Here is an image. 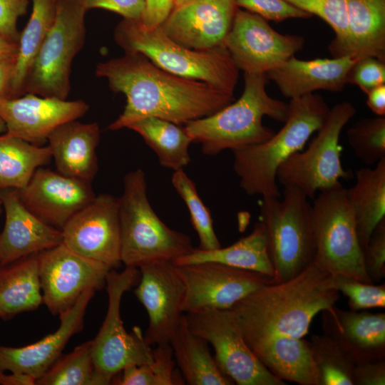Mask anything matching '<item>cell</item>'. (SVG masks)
Segmentation results:
<instances>
[{"mask_svg":"<svg viewBox=\"0 0 385 385\" xmlns=\"http://www.w3.org/2000/svg\"><path fill=\"white\" fill-rule=\"evenodd\" d=\"M320 385H354V361L330 337L313 335L309 341Z\"/></svg>","mask_w":385,"mask_h":385,"instance_id":"cell-37","label":"cell"},{"mask_svg":"<svg viewBox=\"0 0 385 385\" xmlns=\"http://www.w3.org/2000/svg\"><path fill=\"white\" fill-rule=\"evenodd\" d=\"M339 297L331 274L312 262L288 280L257 289L230 309L247 344L273 335L303 338L314 317Z\"/></svg>","mask_w":385,"mask_h":385,"instance_id":"cell-2","label":"cell"},{"mask_svg":"<svg viewBox=\"0 0 385 385\" xmlns=\"http://www.w3.org/2000/svg\"><path fill=\"white\" fill-rule=\"evenodd\" d=\"M85 0H56L53 24L30 70L25 93L66 100L75 56L86 38Z\"/></svg>","mask_w":385,"mask_h":385,"instance_id":"cell-9","label":"cell"},{"mask_svg":"<svg viewBox=\"0 0 385 385\" xmlns=\"http://www.w3.org/2000/svg\"><path fill=\"white\" fill-rule=\"evenodd\" d=\"M311 16L315 15L327 22L335 36L328 49L333 58L340 57L346 34L345 0H284Z\"/></svg>","mask_w":385,"mask_h":385,"instance_id":"cell-40","label":"cell"},{"mask_svg":"<svg viewBox=\"0 0 385 385\" xmlns=\"http://www.w3.org/2000/svg\"><path fill=\"white\" fill-rule=\"evenodd\" d=\"M48 145H36L7 133L0 134V190L25 188L35 171L48 164Z\"/></svg>","mask_w":385,"mask_h":385,"instance_id":"cell-33","label":"cell"},{"mask_svg":"<svg viewBox=\"0 0 385 385\" xmlns=\"http://www.w3.org/2000/svg\"><path fill=\"white\" fill-rule=\"evenodd\" d=\"M2 210H3L2 205H1V202L0 201V215H1V212H2Z\"/></svg>","mask_w":385,"mask_h":385,"instance_id":"cell-55","label":"cell"},{"mask_svg":"<svg viewBox=\"0 0 385 385\" xmlns=\"http://www.w3.org/2000/svg\"><path fill=\"white\" fill-rule=\"evenodd\" d=\"M139 279L140 270L133 267H125L120 272L111 270L106 277L107 312L98 333L91 340L95 369L106 385L112 384L114 376L124 368L153 359V349L141 329L135 326L128 334L120 316L124 293L137 285Z\"/></svg>","mask_w":385,"mask_h":385,"instance_id":"cell-11","label":"cell"},{"mask_svg":"<svg viewBox=\"0 0 385 385\" xmlns=\"http://www.w3.org/2000/svg\"><path fill=\"white\" fill-rule=\"evenodd\" d=\"M38 254L0 266V318L9 320L43 304Z\"/></svg>","mask_w":385,"mask_h":385,"instance_id":"cell-30","label":"cell"},{"mask_svg":"<svg viewBox=\"0 0 385 385\" xmlns=\"http://www.w3.org/2000/svg\"><path fill=\"white\" fill-rule=\"evenodd\" d=\"M139 270L134 294L148 315L145 339L150 346L169 344L184 314L183 283L173 262L148 265Z\"/></svg>","mask_w":385,"mask_h":385,"instance_id":"cell-17","label":"cell"},{"mask_svg":"<svg viewBox=\"0 0 385 385\" xmlns=\"http://www.w3.org/2000/svg\"><path fill=\"white\" fill-rule=\"evenodd\" d=\"M5 224L0 233V266L38 254L63 242L61 230L44 222L21 201L16 189L0 190Z\"/></svg>","mask_w":385,"mask_h":385,"instance_id":"cell-22","label":"cell"},{"mask_svg":"<svg viewBox=\"0 0 385 385\" xmlns=\"http://www.w3.org/2000/svg\"><path fill=\"white\" fill-rule=\"evenodd\" d=\"M237 7L259 15L267 21L279 22L288 19H308L312 16L284 0H235Z\"/></svg>","mask_w":385,"mask_h":385,"instance_id":"cell-42","label":"cell"},{"mask_svg":"<svg viewBox=\"0 0 385 385\" xmlns=\"http://www.w3.org/2000/svg\"><path fill=\"white\" fill-rule=\"evenodd\" d=\"M32 4L29 19L20 32L11 98L25 94L30 70L56 16V0H32Z\"/></svg>","mask_w":385,"mask_h":385,"instance_id":"cell-34","label":"cell"},{"mask_svg":"<svg viewBox=\"0 0 385 385\" xmlns=\"http://www.w3.org/2000/svg\"><path fill=\"white\" fill-rule=\"evenodd\" d=\"M355 176V184L346 191L363 251L376 225L385 218V158L374 168L358 169Z\"/></svg>","mask_w":385,"mask_h":385,"instance_id":"cell-31","label":"cell"},{"mask_svg":"<svg viewBox=\"0 0 385 385\" xmlns=\"http://www.w3.org/2000/svg\"><path fill=\"white\" fill-rule=\"evenodd\" d=\"M171 182L189 210L192 225L200 241L198 248H220L221 245L214 230L210 212L200 197L194 182L183 169L174 171Z\"/></svg>","mask_w":385,"mask_h":385,"instance_id":"cell-38","label":"cell"},{"mask_svg":"<svg viewBox=\"0 0 385 385\" xmlns=\"http://www.w3.org/2000/svg\"><path fill=\"white\" fill-rule=\"evenodd\" d=\"M355 107L344 101L330 108L323 125L308 148L289 156L277 169V180L284 187H295L308 198L317 191L334 188L340 179L351 177L342 167L339 138L344 126L356 114Z\"/></svg>","mask_w":385,"mask_h":385,"instance_id":"cell-10","label":"cell"},{"mask_svg":"<svg viewBox=\"0 0 385 385\" xmlns=\"http://www.w3.org/2000/svg\"><path fill=\"white\" fill-rule=\"evenodd\" d=\"M29 3V0H0V38L18 45L17 21L26 13Z\"/></svg>","mask_w":385,"mask_h":385,"instance_id":"cell-45","label":"cell"},{"mask_svg":"<svg viewBox=\"0 0 385 385\" xmlns=\"http://www.w3.org/2000/svg\"><path fill=\"white\" fill-rule=\"evenodd\" d=\"M282 197H262L260 221L276 282L288 280L313 262L315 244L312 205L295 187H284Z\"/></svg>","mask_w":385,"mask_h":385,"instance_id":"cell-7","label":"cell"},{"mask_svg":"<svg viewBox=\"0 0 385 385\" xmlns=\"http://www.w3.org/2000/svg\"><path fill=\"white\" fill-rule=\"evenodd\" d=\"M347 83L357 86L365 94L385 84V61L371 56L358 58L349 71Z\"/></svg>","mask_w":385,"mask_h":385,"instance_id":"cell-43","label":"cell"},{"mask_svg":"<svg viewBox=\"0 0 385 385\" xmlns=\"http://www.w3.org/2000/svg\"><path fill=\"white\" fill-rule=\"evenodd\" d=\"M114 40L125 53H141L164 71L234 94L240 70L224 45L188 48L170 38L160 26L148 29L125 19L116 26Z\"/></svg>","mask_w":385,"mask_h":385,"instance_id":"cell-5","label":"cell"},{"mask_svg":"<svg viewBox=\"0 0 385 385\" xmlns=\"http://www.w3.org/2000/svg\"><path fill=\"white\" fill-rule=\"evenodd\" d=\"M212 262L253 271L274 278V269L268 253L265 229L260 221L250 234L226 247L215 250L193 248L173 261L176 265Z\"/></svg>","mask_w":385,"mask_h":385,"instance_id":"cell-28","label":"cell"},{"mask_svg":"<svg viewBox=\"0 0 385 385\" xmlns=\"http://www.w3.org/2000/svg\"><path fill=\"white\" fill-rule=\"evenodd\" d=\"M96 292H83L73 307L59 314L58 329L40 341L22 347L0 345V371L26 376L35 384L60 357L69 339L83 329L85 312Z\"/></svg>","mask_w":385,"mask_h":385,"instance_id":"cell-21","label":"cell"},{"mask_svg":"<svg viewBox=\"0 0 385 385\" xmlns=\"http://www.w3.org/2000/svg\"><path fill=\"white\" fill-rule=\"evenodd\" d=\"M37 256L43 304L54 315L73 307L86 291L101 289L112 270L77 254L63 242Z\"/></svg>","mask_w":385,"mask_h":385,"instance_id":"cell-15","label":"cell"},{"mask_svg":"<svg viewBox=\"0 0 385 385\" xmlns=\"http://www.w3.org/2000/svg\"><path fill=\"white\" fill-rule=\"evenodd\" d=\"M16 56L0 57V100L11 99Z\"/></svg>","mask_w":385,"mask_h":385,"instance_id":"cell-49","label":"cell"},{"mask_svg":"<svg viewBox=\"0 0 385 385\" xmlns=\"http://www.w3.org/2000/svg\"><path fill=\"white\" fill-rule=\"evenodd\" d=\"M119 216L120 258L125 267L139 269L173 262L193 249L190 236L166 225L151 207L141 169L132 170L124 177Z\"/></svg>","mask_w":385,"mask_h":385,"instance_id":"cell-6","label":"cell"},{"mask_svg":"<svg viewBox=\"0 0 385 385\" xmlns=\"http://www.w3.org/2000/svg\"><path fill=\"white\" fill-rule=\"evenodd\" d=\"M150 363L127 366L118 373L112 384L175 385L183 384L175 369V361L170 344L156 345Z\"/></svg>","mask_w":385,"mask_h":385,"instance_id":"cell-36","label":"cell"},{"mask_svg":"<svg viewBox=\"0 0 385 385\" xmlns=\"http://www.w3.org/2000/svg\"><path fill=\"white\" fill-rule=\"evenodd\" d=\"M61 230L63 243L77 254L112 270L122 263L119 197L96 195Z\"/></svg>","mask_w":385,"mask_h":385,"instance_id":"cell-16","label":"cell"},{"mask_svg":"<svg viewBox=\"0 0 385 385\" xmlns=\"http://www.w3.org/2000/svg\"><path fill=\"white\" fill-rule=\"evenodd\" d=\"M347 140L355 155L373 165L385 158V117L366 118L346 131Z\"/></svg>","mask_w":385,"mask_h":385,"instance_id":"cell-39","label":"cell"},{"mask_svg":"<svg viewBox=\"0 0 385 385\" xmlns=\"http://www.w3.org/2000/svg\"><path fill=\"white\" fill-rule=\"evenodd\" d=\"M244 90L235 102L208 116L192 120L185 129L206 155H216L262 143L275 133L262 123L265 116L284 123L288 103L269 96L265 73H245Z\"/></svg>","mask_w":385,"mask_h":385,"instance_id":"cell-4","label":"cell"},{"mask_svg":"<svg viewBox=\"0 0 385 385\" xmlns=\"http://www.w3.org/2000/svg\"><path fill=\"white\" fill-rule=\"evenodd\" d=\"M358 58L344 56L302 60L294 56L267 73L282 94L290 99L324 90L338 92L347 84V76Z\"/></svg>","mask_w":385,"mask_h":385,"instance_id":"cell-24","label":"cell"},{"mask_svg":"<svg viewBox=\"0 0 385 385\" xmlns=\"http://www.w3.org/2000/svg\"><path fill=\"white\" fill-rule=\"evenodd\" d=\"M28 379L22 375L10 374H6L0 371V384L1 385H27Z\"/></svg>","mask_w":385,"mask_h":385,"instance_id":"cell-51","label":"cell"},{"mask_svg":"<svg viewBox=\"0 0 385 385\" xmlns=\"http://www.w3.org/2000/svg\"><path fill=\"white\" fill-rule=\"evenodd\" d=\"M37 385H105L97 374L91 340L82 343L70 353L61 355L47 371L35 381Z\"/></svg>","mask_w":385,"mask_h":385,"instance_id":"cell-35","label":"cell"},{"mask_svg":"<svg viewBox=\"0 0 385 385\" xmlns=\"http://www.w3.org/2000/svg\"><path fill=\"white\" fill-rule=\"evenodd\" d=\"M127 128L143 138L163 167L176 171L190 163L189 146L192 141L185 127L165 119L148 117Z\"/></svg>","mask_w":385,"mask_h":385,"instance_id":"cell-32","label":"cell"},{"mask_svg":"<svg viewBox=\"0 0 385 385\" xmlns=\"http://www.w3.org/2000/svg\"><path fill=\"white\" fill-rule=\"evenodd\" d=\"M183 379L190 385H232L210 354L207 342L193 333L183 314L169 342Z\"/></svg>","mask_w":385,"mask_h":385,"instance_id":"cell-29","label":"cell"},{"mask_svg":"<svg viewBox=\"0 0 385 385\" xmlns=\"http://www.w3.org/2000/svg\"><path fill=\"white\" fill-rule=\"evenodd\" d=\"M16 190L29 211L59 230L96 197L91 182L43 167L35 171L25 188Z\"/></svg>","mask_w":385,"mask_h":385,"instance_id":"cell-19","label":"cell"},{"mask_svg":"<svg viewBox=\"0 0 385 385\" xmlns=\"http://www.w3.org/2000/svg\"><path fill=\"white\" fill-rule=\"evenodd\" d=\"M18 45L0 38V57L16 56Z\"/></svg>","mask_w":385,"mask_h":385,"instance_id":"cell-52","label":"cell"},{"mask_svg":"<svg viewBox=\"0 0 385 385\" xmlns=\"http://www.w3.org/2000/svg\"><path fill=\"white\" fill-rule=\"evenodd\" d=\"M313 262L331 274L373 283L363 260L354 212L342 184L320 191L312 205Z\"/></svg>","mask_w":385,"mask_h":385,"instance_id":"cell-8","label":"cell"},{"mask_svg":"<svg viewBox=\"0 0 385 385\" xmlns=\"http://www.w3.org/2000/svg\"><path fill=\"white\" fill-rule=\"evenodd\" d=\"M354 385H384L385 359L355 363Z\"/></svg>","mask_w":385,"mask_h":385,"instance_id":"cell-47","label":"cell"},{"mask_svg":"<svg viewBox=\"0 0 385 385\" xmlns=\"http://www.w3.org/2000/svg\"><path fill=\"white\" fill-rule=\"evenodd\" d=\"M87 10L101 9L115 12L125 19L140 21L145 4L144 0H85Z\"/></svg>","mask_w":385,"mask_h":385,"instance_id":"cell-46","label":"cell"},{"mask_svg":"<svg viewBox=\"0 0 385 385\" xmlns=\"http://www.w3.org/2000/svg\"><path fill=\"white\" fill-rule=\"evenodd\" d=\"M332 287L348 299L349 309L385 307V285L367 283L344 274H331Z\"/></svg>","mask_w":385,"mask_h":385,"instance_id":"cell-41","label":"cell"},{"mask_svg":"<svg viewBox=\"0 0 385 385\" xmlns=\"http://www.w3.org/2000/svg\"><path fill=\"white\" fill-rule=\"evenodd\" d=\"M262 17L237 7L223 45L244 73H267L302 49V36L282 34Z\"/></svg>","mask_w":385,"mask_h":385,"instance_id":"cell-14","label":"cell"},{"mask_svg":"<svg viewBox=\"0 0 385 385\" xmlns=\"http://www.w3.org/2000/svg\"><path fill=\"white\" fill-rule=\"evenodd\" d=\"M191 331L211 344L222 371L239 385H284L257 359L245 342L230 309L188 313Z\"/></svg>","mask_w":385,"mask_h":385,"instance_id":"cell-12","label":"cell"},{"mask_svg":"<svg viewBox=\"0 0 385 385\" xmlns=\"http://www.w3.org/2000/svg\"><path fill=\"white\" fill-rule=\"evenodd\" d=\"M89 105L83 100L68 101L30 93L0 100V117L6 133L36 145H43L60 125L83 116Z\"/></svg>","mask_w":385,"mask_h":385,"instance_id":"cell-18","label":"cell"},{"mask_svg":"<svg viewBox=\"0 0 385 385\" xmlns=\"http://www.w3.org/2000/svg\"><path fill=\"white\" fill-rule=\"evenodd\" d=\"M346 34L340 57L385 61V0H345Z\"/></svg>","mask_w":385,"mask_h":385,"instance_id":"cell-27","label":"cell"},{"mask_svg":"<svg viewBox=\"0 0 385 385\" xmlns=\"http://www.w3.org/2000/svg\"><path fill=\"white\" fill-rule=\"evenodd\" d=\"M100 138L97 123H83L75 120L56 128L47 141L56 170L91 183L98 169L96 150Z\"/></svg>","mask_w":385,"mask_h":385,"instance_id":"cell-25","label":"cell"},{"mask_svg":"<svg viewBox=\"0 0 385 385\" xmlns=\"http://www.w3.org/2000/svg\"><path fill=\"white\" fill-rule=\"evenodd\" d=\"M144 4L140 22L148 29L161 26L175 7L174 0H144Z\"/></svg>","mask_w":385,"mask_h":385,"instance_id":"cell-48","label":"cell"},{"mask_svg":"<svg viewBox=\"0 0 385 385\" xmlns=\"http://www.w3.org/2000/svg\"><path fill=\"white\" fill-rule=\"evenodd\" d=\"M324 334L334 339L354 363L385 359V314L343 310L322 312Z\"/></svg>","mask_w":385,"mask_h":385,"instance_id":"cell-23","label":"cell"},{"mask_svg":"<svg viewBox=\"0 0 385 385\" xmlns=\"http://www.w3.org/2000/svg\"><path fill=\"white\" fill-rule=\"evenodd\" d=\"M362 252L368 276L373 283L380 282L385 276V218L376 225Z\"/></svg>","mask_w":385,"mask_h":385,"instance_id":"cell-44","label":"cell"},{"mask_svg":"<svg viewBox=\"0 0 385 385\" xmlns=\"http://www.w3.org/2000/svg\"><path fill=\"white\" fill-rule=\"evenodd\" d=\"M366 104L377 116L385 115V84L379 86L366 93Z\"/></svg>","mask_w":385,"mask_h":385,"instance_id":"cell-50","label":"cell"},{"mask_svg":"<svg viewBox=\"0 0 385 385\" xmlns=\"http://www.w3.org/2000/svg\"><path fill=\"white\" fill-rule=\"evenodd\" d=\"M330 108L319 94L290 99L284 125L268 140L232 151L233 169L241 188L250 195L280 197L277 183L279 165L303 149L323 125Z\"/></svg>","mask_w":385,"mask_h":385,"instance_id":"cell-3","label":"cell"},{"mask_svg":"<svg viewBox=\"0 0 385 385\" xmlns=\"http://www.w3.org/2000/svg\"><path fill=\"white\" fill-rule=\"evenodd\" d=\"M237 9L235 0H192L175 7L160 26L185 47L210 49L223 45Z\"/></svg>","mask_w":385,"mask_h":385,"instance_id":"cell-20","label":"cell"},{"mask_svg":"<svg viewBox=\"0 0 385 385\" xmlns=\"http://www.w3.org/2000/svg\"><path fill=\"white\" fill-rule=\"evenodd\" d=\"M6 131V125L4 122V120L0 117V134L3 132Z\"/></svg>","mask_w":385,"mask_h":385,"instance_id":"cell-54","label":"cell"},{"mask_svg":"<svg viewBox=\"0 0 385 385\" xmlns=\"http://www.w3.org/2000/svg\"><path fill=\"white\" fill-rule=\"evenodd\" d=\"M175 265L184 285L182 309L187 314L230 309L257 289L276 282L268 275L217 262Z\"/></svg>","mask_w":385,"mask_h":385,"instance_id":"cell-13","label":"cell"},{"mask_svg":"<svg viewBox=\"0 0 385 385\" xmlns=\"http://www.w3.org/2000/svg\"><path fill=\"white\" fill-rule=\"evenodd\" d=\"M96 76L126 98L122 113L108 129L118 130L148 117L178 125L215 113L231 103L234 94L197 80L183 78L158 67L139 53H125L98 63Z\"/></svg>","mask_w":385,"mask_h":385,"instance_id":"cell-1","label":"cell"},{"mask_svg":"<svg viewBox=\"0 0 385 385\" xmlns=\"http://www.w3.org/2000/svg\"><path fill=\"white\" fill-rule=\"evenodd\" d=\"M261 363L275 376L300 385H320L309 342L273 335L247 343Z\"/></svg>","mask_w":385,"mask_h":385,"instance_id":"cell-26","label":"cell"},{"mask_svg":"<svg viewBox=\"0 0 385 385\" xmlns=\"http://www.w3.org/2000/svg\"><path fill=\"white\" fill-rule=\"evenodd\" d=\"M192 0H174L175 7L182 6L186 3H188ZM174 7V8H175Z\"/></svg>","mask_w":385,"mask_h":385,"instance_id":"cell-53","label":"cell"}]
</instances>
